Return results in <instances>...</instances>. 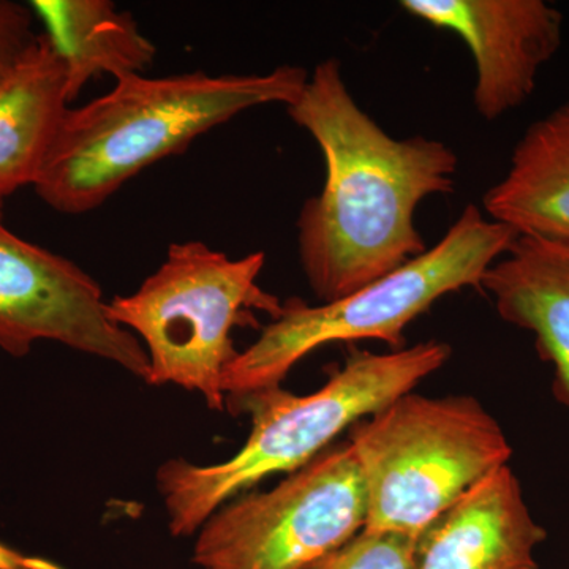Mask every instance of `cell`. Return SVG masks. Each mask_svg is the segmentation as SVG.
I'll use <instances>...</instances> for the list:
<instances>
[{"mask_svg":"<svg viewBox=\"0 0 569 569\" xmlns=\"http://www.w3.org/2000/svg\"><path fill=\"white\" fill-rule=\"evenodd\" d=\"M288 114L323 152V190L298 217V250L321 302L355 293L427 250L426 198L451 193L459 159L445 142L396 140L356 103L337 59L318 63Z\"/></svg>","mask_w":569,"mask_h":569,"instance_id":"6da1fadb","label":"cell"},{"mask_svg":"<svg viewBox=\"0 0 569 569\" xmlns=\"http://www.w3.org/2000/svg\"><path fill=\"white\" fill-rule=\"evenodd\" d=\"M307 81V70L295 66L258 74L122 78L112 91L67 111L32 187L54 211L91 212L213 127L263 104L290 107Z\"/></svg>","mask_w":569,"mask_h":569,"instance_id":"7a4b0ae2","label":"cell"},{"mask_svg":"<svg viewBox=\"0 0 569 569\" xmlns=\"http://www.w3.org/2000/svg\"><path fill=\"white\" fill-rule=\"evenodd\" d=\"M449 356L451 347L437 340L381 355L356 351L312 395L296 396L279 387L227 403L252 419L244 447L233 458L212 466L173 459L157 471L171 533L192 537L239 493L271 475L307 466L348 427L413 391Z\"/></svg>","mask_w":569,"mask_h":569,"instance_id":"3957f363","label":"cell"},{"mask_svg":"<svg viewBox=\"0 0 569 569\" xmlns=\"http://www.w3.org/2000/svg\"><path fill=\"white\" fill-rule=\"evenodd\" d=\"M518 231L486 219L468 204L438 244L355 293L318 306L288 299L252 346L239 351L224 373L227 403L282 387L299 361L336 342L380 340L403 348V331L438 299L481 288L490 266L508 252Z\"/></svg>","mask_w":569,"mask_h":569,"instance_id":"277c9868","label":"cell"},{"mask_svg":"<svg viewBox=\"0 0 569 569\" xmlns=\"http://www.w3.org/2000/svg\"><path fill=\"white\" fill-rule=\"evenodd\" d=\"M369 531L417 539L463 493L508 466L497 419L470 396L407 392L351 427Z\"/></svg>","mask_w":569,"mask_h":569,"instance_id":"5b68a950","label":"cell"},{"mask_svg":"<svg viewBox=\"0 0 569 569\" xmlns=\"http://www.w3.org/2000/svg\"><path fill=\"white\" fill-rule=\"evenodd\" d=\"M264 263V252L230 258L201 241L176 242L134 293L108 301L111 320L144 347L146 383L176 385L224 410V373L239 355L233 329L254 321L253 312L274 318L282 309L258 284Z\"/></svg>","mask_w":569,"mask_h":569,"instance_id":"8992f818","label":"cell"},{"mask_svg":"<svg viewBox=\"0 0 569 569\" xmlns=\"http://www.w3.org/2000/svg\"><path fill=\"white\" fill-rule=\"evenodd\" d=\"M365 526V486L347 441L274 489L217 509L198 530L193 561L201 569H307Z\"/></svg>","mask_w":569,"mask_h":569,"instance_id":"52a82bcc","label":"cell"},{"mask_svg":"<svg viewBox=\"0 0 569 569\" xmlns=\"http://www.w3.org/2000/svg\"><path fill=\"white\" fill-rule=\"evenodd\" d=\"M41 340L104 359L148 381L144 347L111 320L100 284L80 266L0 224V348L22 358Z\"/></svg>","mask_w":569,"mask_h":569,"instance_id":"ba28073f","label":"cell"},{"mask_svg":"<svg viewBox=\"0 0 569 569\" xmlns=\"http://www.w3.org/2000/svg\"><path fill=\"white\" fill-rule=\"evenodd\" d=\"M400 7L466 41L477 66L473 103L486 121L530 99L563 37V14L545 0H402Z\"/></svg>","mask_w":569,"mask_h":569,"instance_id":"9c48e42d","label":"cell"},{"mask_svg":"<svg viewBox=\"0 0 569 569\" xmlns=\"http://www.w3.org/2000/svg\"><path fill=\"white\" fill-rule=\"evenodd\" d=\"M546 531L511 467L482 479L415 539V569H538Z\"/></svg>","mask_w":569,"mask_h":569,"instance_id":"30bf717a","label":"cell"},{"mask_svg":"<svg viewBox=\"0 0 569 569\" xmlns=\"http://www.w3.org/2000/svg\"><path fill=\"white\" fill-rule=\"evenodd\" d=\"M481 290L507 323L537 337L552 362L557 397L569 407V241L519 234L490 266Z\"/></svg>","mask_w":569,"mask_h":569,"instance_id":"8fae6325","label":"cell"},{"mask_svg":"<svg viewBox=\"0 0 569 569\" xmlns=\"http://www.w3.org/2000/svg\"><path fill=\"white\" fill-rule=\"evenodd\" d=\"M482 208L518 234L569 241V99L526 130Z\"/></svg>","mask_w":569,"mask_h":569,"instance_id":"7c38bea8","label":"cell"},{"mask_svg":"<svg viewBox=\"0 0 569 569\" xmlns=\"http://www.w3.org/2000/svg\"><path fill=\"white\" fill-rule=\"evenodd\" d=\"M69 80L47 33L0 84V198L33 186L69 108Z\"/></svg>","mask_w":569,"mask_h":569,"instance_id":"4fadbf2b","label":"cell"},{"mask_svg":"<svg viewBox=\"0 0 569 569\" xmlns=\"http://www.w3.org/2000/svg\"><path fill=\"white\" fill-rule=\"evenodd\" d=\"M31 9L66 66L70 103L93 78L144 74L156 59L132 14L110 0H33Z\"/></svg>","mask_w":569,"mask_h":569,"instance_id":"5bb4252c","label":"cell"},{"mask_svg":"<svg viewBox=\"0 0 569 569\" xmlns=\"http://www.w3.org/2000/svg\"><path fill=\"white\" fill-rule=\"evenodd\" d=\"M307 569H415V539L361 530Z\"/></svg>","mask_w":569,"mask_h":569,"instance_id":"9a60e30c","label":"cell"},{"mask_svg":"<svg viewBox=\"0 0 569 569\" xmlns=\"http://www.w3.org/2000/svg\"><path fill=\"white\" fill-rule=\"evenodd\" d=\"M33 11L10 0H0V84L13 73L39 43L33 32Z\"/></svg>","mask_w":569,"mask_h":569,"instance_id":"2e32d148","label":"cell"},{"mask_svg":"<svg viewBox=\"0 0 569 569\" xmlns=\"http://www.w3.org/2000/svg\"><path fill=\"white\" fill-rule=\"evenodd\" d=\"M3 219V200L0 198V224H2Z\"/></svg>","mask_w":569,"mask_h":569,"instance_id":"e0dca14e","label":"cell"}]
</instances>
